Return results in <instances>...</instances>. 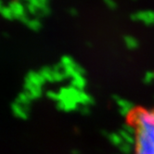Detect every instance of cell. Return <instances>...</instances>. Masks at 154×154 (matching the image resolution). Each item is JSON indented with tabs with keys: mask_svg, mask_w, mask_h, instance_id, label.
I'll use <instances>...</instances> for the list:
<instances>
[{
	"mask_svg": "<svg viewBox=\"0 0 154 154\" xmlns=\"http://www.w3.org/2000/svg\"><path fill=\"white\" fill-rule=\"evenodd\" d=\"M134 132L135 154H154V108H139L129 115Z\"/></svg>",
	"mask_w": 154,
	"mask_h": 154,
	"instance_id": "1",
	"label": "cell"
}]
</instances>
